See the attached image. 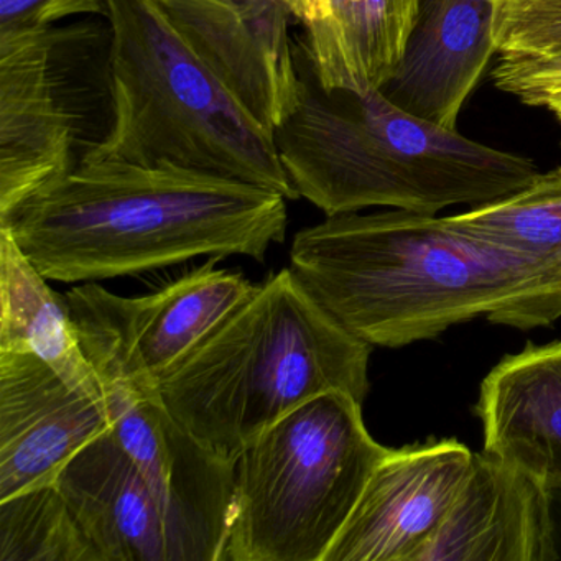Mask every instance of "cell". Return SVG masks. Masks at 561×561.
<instances>
[{
  "label": "cell",
  "mask_w": 561,
  "mask_h": 561,
  "mask_svg": "<svg viewBox=\"0 0 561 561\" xmlns=\"http://www.w3.org/2000/svg\"><path fill=\"white\" fill-rule=\"evenodd\" d=\"M290 268L370 346H409L481 317L517 330L561 318V287L540 267L459 231L446 216H327L295 234Z\"/></svg>",
  "instance_id": "1"
},
{
  "label": "cell",
  "mask_w": 561,
  "mask_h": 561,
  "mask_svg": "<svg viewBox=\"0 0 561 561\" xmlns=\"http://www.w3.org/2000/svg\"><path fill=\"white\" fill-rule=\"evenodd\" d=\"M287 202L182 167L90 160L0 226L48 280L78 284L202 255L264 262L287 236Z\"/></svg>",
  "instance_id": "2"
},
{
  "label": "cell",
  "mask_w": 561,
  "mask_h": 561,
  "mask_svg": "<svg viewBox=\"0 0 561 561\" xmlns=\"http://www.w3.org/2000/svg\"><path fill=\"white\" fill-rule=\"evenodd\" d=\"M274 136L298 198L327 216L374 206L436 215L511 195L538 173L528 157L422 119L380 90H324L307 67L300 106Z\"/></svg>",
  "instance_id": "3"
},
{
  "label": "cell",
  "mask_w": 561,
  "mask_h": 561,
  "mask_svg": "<svg viewBox=\"0 0 561 561\" xmlns=\"http://www.w3.org/2000/svg\"><path fill=\"white\" fill-rule=\"evenodd\" d=\"M370 351L284 268L152 387L196 438L238 459L264 430L314 397L346 392L364 403Z\"/></svg>",
  "instance_id": "4"
},
{
  "label": "cell",
  "mask_w": 561,
  "mask_h": 561,
  "mask_svg": "<svg viewBox=\"0 0 561 561\" xmlns=\"http://www.w3.org/2000/svg\"><path fill=\"white\" fill-rule=\"evenodd\" d=\"M104 18L113 121L84 162L182 167L298 198L274 133L193 55L152 0H107Z\"/></svg>",
  "instance_id": "5"
},
{
  "label": "cell",
  "mask_w": 561,
  "mask_h": 561,
  "mask_svg": "<svg viewBox=\"0 0 561 561\" xmlns=\"http://www.w3.org/2000/svg\"><path fill=\"white\" fill-rule=\"evenodd\" d=\"M387 451L350 393L291 410L238 456L225 561H323Z\"/></svg>",
  "instance_id": "6"
},
{
  "label": "cell",
  "mask_w": 561,
  "mask_h": 561,
  "mask_svg": "<svg viewBox=\"0 0 561 561\" xmlns=\"http://www.w3.org/2000/svg\"><path fill=\"white\" fill-rule=\"evenodd\" d=\"M111 121L106 18L0 31V222L77 170Z\"/></svg>",
  "instance_id": "7"
},
{
  "label": "cell",
  "mask_w": 561,
  "mask_h": 561,
  "mask_svg": "<svg viewBox=\"0 0 561 561\" xmlns=\"http://www.w3.org/2000/svg\"><path fill=\"white\" fill-rule=\"evenodd\" d=\"M255 287L239 272L206 264L142 297L84 282L65 298L104 390L147 389Z\"/></svg>",
  "instance_id": "8"
},
{
  "label": "cell",
  "mask_w": 561,
  "mask_h": 561,
  "mask_svg": "<svg viewBox=\"0 0 561 561\" xmlns=\"http://www.w3.org/2000/svg\"><path fill=\"white\" fill-rule=\"evenodd\" d=\"M106 397L114 432L160 502L179 561H225L238 459L196 438L153 387Z\"/></svg>",
  "instance_id": "9"
},
{
  "label": "cell",
  "mask_w": 561,
  "mask_h": 561,
  "mask_svg": "<svg viewBox=\"0 0 561 561\" xmlns=\"http://www.w3.org/2000/svg\"><path fill=\"white\" fill-rule=\"evenodd\" d=\"M173 31L262 126L275 133L304 96L280 0H152Z\"/></svg>",
  "instance_id": "10"
},
{
  "label": "cell",
  "mask_w": 561,
  "mask_h": 561,
  "mask_svg": "<svg viewBox=\"0 0 561 561\" xmlns=\"http://www.w3.org/2000/svg\"><path fill=\"white\" fill-rule=\"evenodd\" d=\"M455 438L389 448L323 561H423L471 471Z\"/></svg>",
  "instance_id": "11"
},
{
  "label": "cell",
  "mask_w": 561,
  "mask_h": 561,
  "mask_svg": "<svg viewBox=\"0 0 561 561\" xmlns=\"http://www.w3.org/2000/svg\"><path fill=\"white\" fill-rule=\"evenodd\" d=\"M111 426L107 400L71 386L35 354L0 351V501L57 481Z\"/></svg>",
  "instance_id": "12"
},
{
  "label": "cell",
  "mask_w": 561,
  "mask_h": 561,
  "mask_svg": "<svg viewBox=\"0 0 561 561\" xmlns=\"http://www.w3.org/2000/svg\"><path fill=\"white\" fill-rule=\"evenodd\" d=\"M494 0H420L419 14L396 77L382 88L392 103L446 129L495 54Z\"/></svg>",
  "instance_id": "13"
},
{
  "label": "cell",
  "mask_w": 561,
  "mask_h": 561,
  "mask_svg": "<svg viewBox=\"0 0 561 561\" xmlns=\"http://www.w3.org/2000/svg\"><path fill=\"white\" fill-rule=\"evenodd\" d=\"M423 561H553L547 485L484 449L474 453Z\"/></svg>",
  "instance_id": "14"
},
{
  "label": "cell",
  "mask_w": 561,
  "mask_h": 561,
  "mask_svg": "<svg viewBox=\"0 0 561 561\" xmlns=\"http://www.w3.org/2000/svg\"><path fill=\"white\" fill-rule=\"evenodd\" d=\"M55 482L100 561H179L160 502L113 426Z\"/></svg>",
  "instance_id": "15"
},
{
  "label": "cell",
  "mask_w": 561,
  "mask_h": 561,
  "mask_svg": "<svg viewBox=\"0 0 561 561\" xmlns=\"http://www.w3.org/2000/svg\"><path fill=\"white\" fill-rule=\"evenodd\" d=\"M484 451L561 488V341L505 356L476 403Z\"/></svg>",
  "instance_id": "16"
},
{
  "label": "cell",
  "mask_w": 561,
  "mask_h": 561,
  "mask_svg": "<svg viewBox=\"0 0 561 561\" xmlns=\"http://www.w3.org/2000/svg\"><path fill=\"white\" fill-rule=\"evenodd\" d=\"M420 0H310L298 51L324 90H382L399 70Z\"/></svg>",
  "instance_id": "17"
},
{
  "label": "cell",
  "mask_w": 561,
  "mask_h": 561,
  "mask_svg": "<svg viewBox=\"0 0 561 561\" xmlns=\"http://www.w3.org/2000/svg\"><path fill=\"white\" fill-rule=\"evenodd\" d=\"M0 351L31 353L98 399L106 390L84 354L65 295L57 294L0 226Z\"/></svg>",
  "instance_id": "18"
},
{
  "label": "cell",
  "mask_w": 561,
  "mask_h": 561,
  "mask_svg": "<svg viewBox=\"0 0 561 561\" xmlns=\"http://www.w3.org/2000/svg\"><path fill=\"white\" fill-rule=\"evenodd\" d=\"M459 231L527 259L561 287V167L461 215L446 216Z\"/></svg>",
  "instance_id": "19"
},
{
  "label": "cell",
  "mask_w": 561,
  "mask_h": 561,
  "mask_svg": "<svg viewBox=\"0 0 561 561\" xmlns=\"http://www.w3.org/2000/svg\"><path fill=\"white\" fill-rule=\"evenodd\" d=\"M0 561H100L57 482L0 501Z\"/></svg>",
  "instance_id": "20"
},
{
  "label": "cell",
  "mask_w": 561,
  "mask_h": 561,
  "mask_svg": "<svg viewBox=\"0 0 561 561\" xmlns=\"http://www.w3.org/2000/svg\"><path fill=\"white\" fill-rule=\"evenodd\" d=\"M492 41L499 57L561 48V0H494Z\"/></svg>",
  "instance_id": "21"
},
{
  "label": "cell",
  "mask_w": 561,
  "mask_h": 561,
  "mask_svg": "<svg viewBox=\"0 0 561 561\" xmlns=\"http://www.w3.org/2000/svg\"><path fill=\"white\" fill-rule=\"evenodd\" d=\"M495 88L525 106L541 107L561 91V48L528 57H499L492 71Z\"/></svg>",
  "instance_id": "22"
},
{
  "label": "cell",
  "mask_w": 561,
  "mask_h": 561,
  "mask_svg": "<svg viewBox=\"0 0 561 561\" xmlns=\"http://www.w3.org/2000/svg\"><path fill=\"white\" fill-rule=\"evenodd\" d=\"M107 0H0V31L104 18Z\"/></svg>",
  "instance_id": "23"
},
{
  "label": "cell",
  "mask_w": 561,
  "mask_h": 561,
  "mask_svg": "<svg viewBox=\"0 0 561 561\" xmlns=\"http://www.w3.org/2000/svg\"><path fill=\"white\" fill-rule=\"evenodd\" d=\"M548 489V520H550L551 557L561 561V488Z\"/></svg>",
  "instance_id": "24"
},
{
  "label": "cell",
  "mask_w": 561,
  "mask_h": 561,
  "mask_svg": "<svg viewBox=\"0 0 561 561\" xmlns=\"http://www.w3.org/2000/svg\"><path fill=\"white\" fill-rule=\"evenodd\" d=\"M280 2L290 11L294 19H297L300 24H304L308 15V2H310V0H280Z\"/></svg>",
  "instance_id": "25"
},
{
  "label": "cell",
  "mask_w": 561,
  "mask_h": 561,
  "mask_svg": "<svg viewBox=\"0 0 561 561\" xmlns=\"http://www.w3.org/2000/svg\"><path fill=\"white\" fill-rule=\"evenodd\" d=\"M541 107L547 110L548 113L553 114L554 119L561 124V91L548 96L547 100L543 101V104H541Z\"/></svg>",
  "instance_id": "26"
},
{
  "label": "cell",
  "mask_w": 561,
  "mask_h": 561,
  "mask_svg": "<svg viewBox=\"0 0 561 561\" xmlns=\"http://www.w3.org/2000/svg\"><path fill=\"white\" fill-rule=\"evenodd\" d=\"M560 147H561V142H560Z\"/></svg>",
  "instance_id": "27"
}]
</instances>
